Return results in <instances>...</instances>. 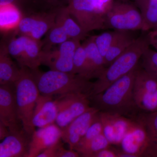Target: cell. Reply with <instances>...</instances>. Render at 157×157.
<instances>
[{
  "mask_svg": "<svg viewBox=\"0 0 157 157\" xmlns=\"http://www.w3.org/2000/svg\"><path fill=\"white\" fill-rule=\"evenodd\" d=\"M140 66L138 64L131 72L114 82L103 92L90 97L95 107L102 112L134 118L138 109L134 97L135 78Z\"/></svg>",
  "mask_w": 157,
  "mask_h": 157,
  "instance_id": "1",
  "label": "cell"
},
{
  "mask_svg": "<svg viewBox=\"0 0 157 157\" xmlns=\"http://www.w3.org/2000/svg\"><path fill=\"white\" fill-rule=\"evenodd\" d=\"M31 70L40 94L51 96L72 94H92L94 82L77 74L50 70L42 72Z\"/></svg>",
  "mask_w": 157,
  "mask_h": 157,
  "instance_id": "2",
  "label": "cell"
},
{
  "mask_svg": "<svg viewBox=\"0 0 157 157\" xmlns=\"http://www.w3.org/2000/svg\"><path fill=\"white\" fill-rule=\"evenodd\" d=\"M149 46L147 35L137 37L94 82L91 97L103 92L114 82L133 70L138 64L144 52Z\"/></svg>",
  "mask_w": 157,
  "mask_h": 157,
  "instance_id": "3",
  "label": "cell"
},
{
  "mask_svg": "<svg viewBox=\"0 0 157 157\" xmlns=\"http://www.w3.org/2000/svg\"><path fill=\"white\" fill-rule=\"evenodd\" d=\"M21 68L20 75L14 82L17 113L23 128L32 137L35 131L33 115L40 93L31 70Z\"/></svg>",
  "mask_w": 157,
  "mask_h": 157,
  "instance_id": "4",
  "label": "cell"
},
{
  "mask_svg": "<svg viewBox=\"0 0 157 157\" xmlns=\"http://www.w3.org/2000/svg\"><path fill=\"white\" fill-rule=\"evenodd\" d=\"M114 0H70L67 8L71 16L82 29H105V14Z\"/></svg>",
  "mask_w": 157,
  "mask_h": 157,
  "instance_id": "5",
  "label": "cell"
},
{
  "mask_svg": "<svg viewBox=\"0 0 157 157\" xmlns=\"http://www.w3.org/2000/svg\"><path fill=\"white\" fill-rule=\"evenodd\" d=\"M1 43L9 54L15 59L20 68L36 70L41 65L42 42L26 36L18 35L14 32L4 34Z\"/></svg>",
  "mask_w": 157,
  "mask_h": 157,
  "instance_id": "6",
  "label": "cell"
},
{
  "mask_svg": "<svg viewBox=\"0 0 157 157\" xmlns=\"http://www.w3.org/2000/svg\"><path fill=\"white\" fill-rule=\"evenodd\" d=\"M106 29L123 31H143V19L135 5L128 1H113L105 14Z\"/></svg>",
  "mask_w": 157,
  "mask_h": 157,
  "instance_id": "7",
  "label": "cell"
},
{
  "mask_svg": "<svg viewBox=\"0 0 157 157\" xmlns=\"http://www.w3.org/2000/svg\"><path fill=\"white\" fill-rule=\"evenodd\" d=\"M58 109L56 123L61 128L67 127L75 119L92 109L90 97L82 94L59 96L55 100Z\"/></svg>",
  "mask_w": 157,
  "mask_h": 157,
  "instance_id": "8",
  "label": "cell"
},
{
  "mask_svg": "<svg viewBox=\"0 0 157 157\" xmlns=\"http://www.w3.org/2000/svg\"><path fill=\"white\" fill-rule=\"evenodd\" d=\"M134 97L139 109L157 111V78L140 67L135 78Z\"/></svg>",
  "mask_w": 157,
  "mask_h": 157,
  "instance_id": "9",
  "label": "cell"
},
{
  "mask_svg": "<svg viewBox=\"0 0 157 157\" xmlns=\"http://www.w3.org/2000/svg\"><path fill=\"white\" fill-rule=\"evenodd\" d=\"M80 44L79 40L69 39L56 49L42 51L41 65L47 66L50 70L73 73L74 54Z\"/></svg>",
  "mask_w": 157,
  "mask_h": 157,
  "instance_id": "10",
  "label": "cell"
},
{
  "mask_svg": "<svg viewBox=\"0 0 157 157\" xmlns=\"http://www.w3.org/2000/svg\"><path fill=\"white\" fill-rule=\"evenodd\" d=\"M59 11L23 15L14 32L17 35L41 41V38L55 23Z\"/></svg>",
  "mask_w": 157,
  "mask_h": 157,
  "instance_id": "11",
  "label": "cell"
},
{
  "mask_svg": "<svg viewBox=\"0 0 157 157\" xmlns=\"http://www.w3.org/2000/svg\"><path fill=\"white\" fill-rule=\"evenodd\" d=\"M0 123L13 133L23 129L17 113L14 83L0 86ZM22 125V124H21Z\"/></svg>",
  "mask_w": 157,
  "mask_h": 157,
  "instance_id": "12",
  "label": "cell"
},
{
  "mask_svg": "<svg viewBox=\"0 0 157 157\" xmlns=\"http://www.w3.org/2000/svg\"><path fill=\"white\" fill-rule=\"evenodd\" d=\"M100 110L92 109L79 116L67 127L62 128V140L67 144L70 149L74 150L81 138L96 120Z\"/></svg>",
  "mask_w": 157,
  "mask_h": 157,
  "instance_id": "13",
  "label": "cell"
},
{
  "mask_svg": "<svg viewBox=\"0 0 157 157\" xmlns=\"http://www.w3.org/2000/svg\"><path fill=\"white\" fill-rule=\"evenodd\" d=\"M62 135L61 128L55 124L35 130L31 137L28 157H37L61 140Z\"/></svg>",
  "mask_w": 157,
  "mask_h": 157,
  "instance_id": "14",
  "label": "cell"
},
{
  "mask_svg": "<svg viewBox=\"0 0 157 157\" xmlns=\"http://www.w3.org/2000/svg\"><path fill=\"white\" fill-rule=\"evenodd\" d=\"M31 139L24 129L10 133L0 144V157H28Z\"/></svg>",
  "mask_w": 157,
  "mask_h": 157,
  "instance_id": "15",
  "label": "cell"
},
{
  "mask_svg": "<svg viewBox=\"0 0 157 157\" xmlns=\"http://www.w3.org/2000/svg\"><path fill=\"white\" fill-rule=\"evenodd\" d=\"M57 115V107L52 97L40 94L33 115L34 126L40 128L53 124L56 122Z\"/></svg>",
  "mask_w": 157,
  "mask_h": 157,
  "instance_id": "16",
  "label": "cell"
},
{
  "mask_svg": "<svg viewBox=\"0 0 157 157\" xmlns=\"http://www.w3.org/2000/svg\"><path fill=\"white\" fill-rule=\"evenodd\" d=\"M133 119L146 132V145L142 157H157V111L140 113Z\"/></svg>",
  "mask_w": 157,
  "mask_h": 157,
  "instance_id": "17",
  "label": "cell"
},
{
  "mask_svg": "<svg viewBox=\"0 0 157 157\" xmlns=\"http://www.w3.org/2000/svg\"><path fill=\"white\" fill-rule=\"evenodd\" d=\"M134 126L126 135L120 146L122 150L142 157L147 143V135L144 128L135 121Z\"/></svg>",
  "mask_w": 157,
  "mask_h": 157,
  "instance_id": "18",
  "label": "cell"
},
{
  "mask_svg": "<svg viewBox=\"0 0 157 157\" xmlns=\"http://www.w3.org/2000/svg\"><path fill=\"white\" fill-rule=\"evenodd\" d=\"M70 0H22L19 9L23 15L59 11L67 7Z\"/></svg>",
  "mask_w": 157,
  "mask_h": 157,
  "instance_id": "19",
  "label": "cell"
},
{
  "mask_svg": "<svg viewBox=\"0 0 157 157\" xmlns=\"http://www.w3.org/2000/svg\"><path fill=\"white\" fill-rule=\"evenodd\" d=\"M87 56L90 79L99 78L106 69L104 58L97 48L93 36L82 43Z\"/></svg>",
  "mask_w": 157,
  "mask_h": 157,
  "instance_id": "20",
  "label": "cell"
},
{
  "mask_svg": "<svg viewBox=\"0 0 157 157\" xmlns=\"http://www.w3.org/2000/svg\"><path fill=\"white\" fill-rule=\"evenodd\" d=\"M0 49V85L14 83L20 75L21 68L17 67L2 43Z\"/></svg>",
  "mask_w": 157,
  "mask_h": 157,
  "instance_id": "21",
  "label": "cell"
},
{
  "mask_svg": "<svg viewBox=\"0 0 157 157\" xmlns=\"http://www.w3.org/2000/svg\"><path fill=\"white\" fill-rule=\"evenodd\" d=\"M133 31H121L119 35L111 45L104 57L106 68L112 63L113 62L129 48L137 39Z\"/></svg>",
  "mask_w": 157,
  "mask_h": 157,
  "instance_id": "22",
  "label": "cell"
},
{
  "mask_svg": "<svg viewBox=\"0 0 157 157\" xmlns=\"http://www.w3.org/2000/svg\"><path fill=\"white\" fill-rule=\"evenodd\" d=\"M56 20L62 26L69 39H76L81 41L85 39L87 36L88 33L84 32L71 16L67 7L59 11Z\"/></svg>",
  "mask_w": 157,
  "mask_h": 157,
  "instance_id": "23",
  "label": "cell"
},
{
  "mask_svg": "<svg viewBox=\"0 0 157 157\" xmlns=\"http://www.w3.org/2000/svg\"><path fill=\"white\" fill-rule=\"evenodd\" d=\"M143 19V31L157 29V0H135Z\"/></svg>",
  "mask_w": 157,
  "mask_h": 157,
  "instance_id": "24",
  "label": "cell"
},
{
  "mask_svg": "<svg viewBox=\"0 0 157 157\" xmlns=\"http://www.w3.org/2000/svg\"><path fill=\"white\" fill-rule=\"evenodd\" d=\"M22 16L20 10L14 5L1 6V33L4 34L15 30Z\"/></svg>",
  "mask_w": 157,
  "mask_h": 157,
  "instance_id": "25",
  "label": "cell"
},
{
  "mask_svg": "<svg viewBox=\"0 0 157 157\" xmlns=\"http://www.w3.org/2000/svg\"><path fill=\"white\" fill-rule=\"evenodd\" d=\"M69 39L62 26L56 21L53 26L45 34L42 41V51H47L52 49L53 46L60 45Z\"/></svg>",
  "mask_w": 157,
  "mask_h": 157,
  "instance_id": "26",
  "label": "cell"
},
{
  "mask_svg": "<svg viewBox=\"0 0 157 157\" xmlns=\"http://www.w3.org/2000/svg\"><path fill=\"white\" fill-rule=\"evenodd\" d=\"M111 144L103 133L83 146L75 149V150L78 152L80 156L91 157L94 154L103 149L109 147Z\"/></svg>",
  "mask_w": 157,
  "mask_h": 157,
  "instance_id": "27",
  "label": "cell"
},
{
  "mask_svg": "<svg viewBox=\"0 0 157 157\" xmlns=\"http://www.w3.org/2000/svg\"><path fill=\"white\" fill-rule=\"evenodd\" d=\"M73 74L90 80L87 56L84 46L80 44L77 48L73 59Z\"/></svg>",
  "mask_w": 157,
  "mask_h": 157,
  "instance_id": "28",
  "label": "cell"
},
{
  "mask_svg": "<svg viewBox=\"0 0 157 157\" xmlns=\"http://www.w3.org/2000/svg\"><path fill=\"white\" fill-rule=\"evenodd\" d=\"M121 31L113 30L104 32L98 36H93L97 48L104 58Z\"/></svg>",
  "mask_w": 157,
  "mask_h": 157,
  "instance_id": "29",
  "label": "cell"
},
{
  "mask_svg": "<svg viewBox=\"0 0 157 157\" xmlns=\"http://www.w3.org/2000/svg\"><path fill=\"white\" fill-rule=\"evenodd\" d=\"M141 59L142 68L157 78V51L149 47L144 52Z\"/></svg>",
  "mask_w": 157,
  "mask_h": 157,
  "instance_id": "30",
  "label": "cell"
},
{
  "mask_svg": "<svg viewBox=\"0 0 157 157\" xmlns=\"http://www.w3.org/2000/svg\"><path fill=\"white\" fill-rule=\"evenodd\" d=\"M103 133V124L100 118L99 113L96 120L88 129L85 135L81 138L78 144L74 148V150L77 147L83 146L89 142L91 140H93L94 138H95L98 135Z\"/></svg>",
  "mask_w": 157,
  "mask_h": 157,
  "instance_id": "31",
  "label": "cell"
},
{
  "mask_svg": "<svg viewBox=\"0 0 157 157\" xmlns=\"http://www.w3.org/2000/svg\"><path fill=\"white\" fill-rule=\"evenodd\" d=\"M63 144L61 140L52 146L46 149L37 157H57L59 148Z\"/></svg>",
  "mask_w": 157,
  "mask_h": 157,
  "instance_id": "32",
  "label": "cell"
},
{
  "mask_svg": "<svg viewBox=\"0 0 157 157\" xmlns=\"http://www.w3.org/2000/svg\"><path fill=\"white\" fill-rule=\"evenodd\" d=\"M118 149L109 146L97 152L91 157H118Z\"/></svg>",
  "mask_w": 157,
  "mask_h": 157,
  "instance_id": "33",
  "label": "cell"
},
{
  "mask_svg": "<svg viewBox=\"0 0 157 157\" xmlns=\"http://www.w3.org/2000/svg\"><path fill=\"white\" fill-rule=\"evenodd\" d=\"M80 155L75 150H67L64 148L62 144L58 152L57 157H80Z\"/></svg>",
  "mask_w": 157,
  "mask_h": 157,
  "instance_id": "34",
  "label": "cell"
},
{
  "mask_svg": "<svg viewBox=\"0 0 157 157\" xmlns=\"http://www.w3.org/2000/svg\"><path fill=\"white\" fill-rule=\"evenodd\" d=\"M147 36L150 45H152L157 51V29L149 32Z\"/></svg>",
  "mask_w": 157,
  "mask_h": 157,
  "instance_id": "35",
  "label": "cell"
},
{
  "mask_svg": "<svg viewBox=\"0 0 157 157\" xmlns=\"http://www.w3.org/2000/svg\"><path fill=\"white\" fill-rule=\"evenodd\" d=\"M9 129L2 123H0V139L3 140L10 134Z\"/></svg>",
  "mask_w": 157,
  "mask_h": 157,
  "instance_id": "36",
  "label": "cell"
},
{
  "mask_svg": "<svg viewBox=\"0 0 157 157\" xmlns=\"http://www.w3.org/2000/svg\"><path fill=\"white\" fill-rule=\"evenodd\" d=\"M21 0H0V6L14 5L17 7Z\"/></svg>",
  "mask_w": 157,
  "mask_h": 157,
  "instance_id": "37",
  "label": "cell"
},
{
  "mask_svg": "<svg viewBox=\"0 0 157 157\" xmlns=\"http://www.w3.org/2000/svg\"><path fill=\"white\" fill-rule=\"evenodd\" d=\"M124 1H129V0H124ZM132 1H135V0H132Z\"/></svg>",
  "mask_w": 157,
  "mask_h": 157,
  "instance_id": "38",
  "label": "cell"
}]
</instances>
